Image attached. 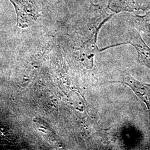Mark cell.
I'll use <instances>...</instances> for the list:
<instances>
[{
    "label": "cell",
    "mask_w": 150,
    "mask_h": 150,
    "mask_svg": "<svg viewBox=\"0 0 150 150\" xmlns=\"http://www.w3.org/2000/svg\"><path fill=\"white\" fill-rule=\"evenodd\" d=\"M129 33L130 35L129 41L125 43H120L117 45L126 43L131 44L137 52L139 62L142 65L150 69V48L145 43L139 33L136 30H129Z\"/></svg>",
    "instance_id": "3957f363"
},
{
    "label": "cell",
    "mask_w": 150,
    "mask_h": 150,
    "mask_svg": "<svg viewBox=\"0 0 150 150\" xmlns=\"http://www.w3.org/2000/svg\"><path fill=\"white\" fill-rule=\"evenodd\" d=\"M107 8L115 13L150 10V0H110Z\"/></svg>",
    "instance_id": "7a4b0ae2"
},
{
    "label": "cell",
    "mask_w": 150,
    "mask_h": 150,
    "mask_svg": "<svg viewBox=\"0 0 150 150\" xmlns=\"http://www.w3.org/2000/svg\"><path fill=\"white\" fill-rule=\"evenodd\" d=\"M129 22L137 30L144 32L150 37V11L144 16H131Z\"/></svg>",
    "instance_id": "5b68a950"
},
{
    "label": "cell",
    "mask_w": 150,
    "mask_h": 150,
    "mask_svg": "<svg viewBox=\"0 0 150 150\" xmlns=\"http://www.w3.org/2000/svg\"><path fill=\"white\" fill-rule=\"evenodd\" d=\"M118 82L123 83L129 87L135 94L146 105L149 112L150 121V85L143 83L136 80L130 75L124 76L122 80Z\"/></svg>",
    "instance_id": "277c9868"
},
{
    "label": "cell",
    "mask_w": 150,
    "mask_h": 150,
    "mask_svg": "<svg viewBox=\"0 0 150 150\" xmlns=\"http://www.w3.org/2000/svg\"><path fill=\"white\" fill-rule=\"evenodd\" d=\"M17 14V25L28 27L40 16L38 7L32 0H10Z\"/></svg>",
    "instance_id": "6da1fadb"
}]
</instances>
